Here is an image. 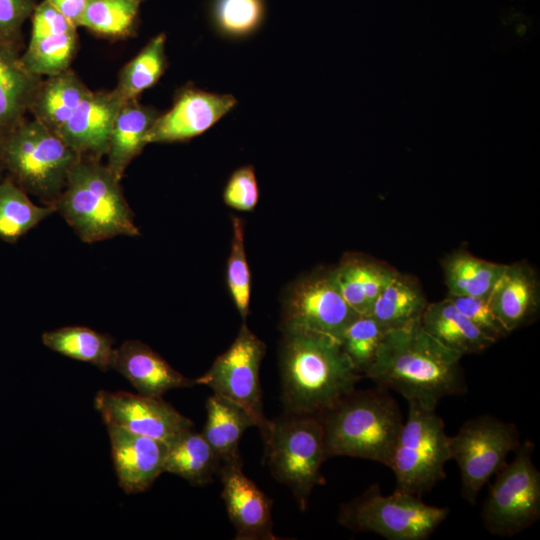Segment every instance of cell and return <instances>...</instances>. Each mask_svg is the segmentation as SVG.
I'll return each mask as SVG.
<instances>
[{
  "label": "cell",
  "mask_w": 540,
  "mask_h": 540,
  "mask_svg": "<svg viewBox=\"0 0 540 540\" xmlns=\"http://www.w3.org/2000/svg\"><path fill=\"white\" fill-rule=\"evenodd\" d=\"M427 304L417 280L397 271L377 296L368 314L390 330L420 321Z\"/></svg>",
  "instance_id": "obj_28"
},
{
  "label": "cell",
  "mask_w": 540,
  "mask_h": 540,
  "mask_svg": "<svg viewBox=\"0 0 540 540\" xmlns=\"http://www.w3.org/2000/svg\"><path fill=\"white\" fill-rule=\"evenodd\" d=\"M386 332L369 314L357 315L343 331L341 346L360 374L371 365Z\"/></svg>",
  "instance_id": "obj_35"
},
{
  "label": "cell",
  "mask_w": 540,
  "mask_h": 540,
  "mask_svg": "<svg viewBox=\"0 0 540 540\" xmlns=\"http://www.w3.org/2000/svg\"><path fill=\"white\" fill-rule=\"evenodd\" d=\"M36 6L37 0H0V42L21 49L23 24Z\"/></svg>",
  "instance_id": "obj_39"
},
{
  "label": "cell",
  "mask_w": 540,
  "mask_h": 540,
  "mask_svg": "<svg viewBox=\"0 0 540 540\" xmlns=\"http://www.w3.org/2000/svg\"><path fill=\"white\" fill-rule=\"evenodd\" d=\"M56 208L39 206L28 193L8 177L0 180V239L15 243L42 220L54 214Z\"/></svg>",
  "instance_id": "obj_31"
},
{
  "label": "cell",
  "mask_w": 540,
  "mask_h": 540,
  "mask_svg": "<svg viewBox=\"0 0 540 540\" xmlns=\"http://www.w3.org/2000/svg\"><path fill=\"white\" fill-rule=\"evenodd\" d=\"M233 236L227 263L226 279L232 300L243 319L249 312L251 274L244 247V224L240 217L232 218Z\"/></svg>",
  "instance_id": "obj_36"
},
{
  "label": "cell",
  "mask_w": 540,
  "mask_h": 540,
  "mask_svg": "<svg viewBox=\"0 0 540 540\" xmlns=\"http://www.w3.org/2000/svg\"><path fill=\"white\" fill-rule=\"evenodd\" d=\"M161 113L141 104L137 99L123 102L114 119L109 147L107 167L122 179L126 168L143 150L146 136Z\"/></svg>",
  "instance_id": "obj_22"
},
{
  "label": "cell",
  "mask_w": 540,
  "mask_h": 540,
  "mask_svg": "<svg viewBox=\"0 0 540 540\" xmlns=\"http://www.w3.org/2000/svg\"><path fill=\"white\" fill-rule=\"evenodd\" d=\"M451 460L449 436L435 410L408 403V415L398 435L389 468L395 490L421 497L446 478Z\"/></svg>",
  "instance_id": "obj_8"
},
{
  "label": "cell",
  "mask_w": 540,
  "mask_h": 540,
  "mask_svg": "<svg viewBox=\"0 0 540 540\" xmlns=\"http://www.w3.org/2000/svg\"><path fill=\"white\" fill-rule=\"evenodd\" d=\"M2 174H3V170H2V168H1V166H0V180L2 179V178H1V175H2Z\"/></svg>",
  "instance_id": "obj_41"
},
{
  "label": "cell",
  "mask_w": 540,
  "mask_h": 540,
  "mask_svg": "<svg viewBox=\"0 0 540 540\" xmlns=\"http://www.w3.org/2000/svg\"><path fill=\"white\" fill-rule=\"evenodd\" d=\"M323 427L326 458L346 456L389 467L403 425L395 400L384 387L356 388L317 415Z\"/></svg>",
  "instance_id": "obj_3"
},
{
  "label": "cell",
  "mask_w": 540,
  "mask_h": 540,
  "mask_svg": "<svg viewBox=\"0 0 540 540\" xmlns=\"http://www.w3.org/2000/svg\"><path fill=\"white\" fill-rule=\"evenodd\" d=\"M31 36L21 54L25 67L39 76H52L68 68L78 49L77 27L47 0L31 15Z\"/></svg>",
  "instance_id": "obj_15"
},
{
  "label": "cell",
  "mask_w": 540,
  "mask_h": 540,
  "mask_svg": "<svg viewBox=\"0 0 540 540\" xmlns=\"http://www.w3.org/2000/svg\"><path fill=\"white\" fill-rule=\"evenodd\" d=\"M222 462L202 433L190 429L168 443L164 472L195 486L207 485L219 474Z\"/></svg>",
  "instance_id": "obj_27"
},
{
  "label": "cell",
  "mask_w": 540,
  "mask_h": 540,
  "mask_svg": "<svg viewBox=\"0 0 540 540\" xmlns=\"http://www.w3.org/2000/svg\"><path fill=\"white\" fill-rule=\"evenodd\" d=\"M42 342L66 357L92 364L102 371L111 369L115 348L109 335L85 326H65L44 332Z\"/></svg>",
  "instance_id": "obj_30"
},
{
  "label": "cell",
  "mask_w": 540,
  "mask_h": 540,
  "mask_svg": "<svg viewBox=\"0 0 540 540\" xmlns=\"http://www.w3.org/2000/svg\"><path fill=\"white\" fill-rule=\"evenodd\" d=\"M534 444L521 441L514 458L495 474L481 509L485 529L513 537L540 519V472L533 461Z\"/></svg>",
  "instance_id": "obj_9"
},
{
  "label": "cell",
  "mask_w": 540,
  "mask_h": 540,
  "mask_svg": "<svg viewBox=\"0 0 540 540\" xmlns=\"http://www.w3.org/2000/svg\"><path fill=\"white\" fill-rule=\"evenodd\" d=\"M206 413V422L201 433L222 464L241 460V437L249 427L254 426L250 415L236 403L217 394L208 397Z\"/></svg>",
  "instance_id": "obj_26"
},
{
  "label": "cell",
  "mask_w": 540,
  "mask_h": 540,
  "mask_svg": "<svg viewBox=\"0 0 540 540\" xmlns=\"http://www.w3.org/2000/svg\"><path fill=\"white\" fill-rule=\"evenodd\" d=\"M139 2L145 1V0H138Z\"/></svg>",
  "instance_id": "obj_42"
},
{
  "label": "cell",
  "mask_w": 540,
  "mask_h": 540,
  "mask_svg": "<svg viewBox=\"0 0 540 540\" xmlns=\"http://www.w3.org/2000/svg\"><path fill=\"white\" fill-rule=\"evenodd\" d=\"M539 294L535 270L526 262H516L506 265L489 294V300L499 321L512 333L535 319Z\"/></svg>",
  "instance_id": "obj_20"
},
{
  "label": "cell",
  "mask_w": 540,
  "mask_h": 540,
  "mask_svg": "<svg viewBox=\"0 0 540 540\" xmlns=\"http://www.w3.org/2000/svg\"><path fill=\"white\" fill-rule=\"evenodd\" d=\"M462 357L417 321L387 330L364 375L393 389L408 403L435 410L443 398L466 393Z\"/></svg>",
  "instance_id": "obj_1"
},
{
  "label": "cell",
  "mask_w": 540,
  "mask_h": 540,
  "mask_svg": "<svg viewBox=\"0 0 540 540\" xmlns=\"http://www.w3.org/2000/svg\"><path fill=\"white\" fill-rule=\"evenodd\" d=\"M265 344L243 324L230 347L219 355L195 384L208 386L214 394L242 407L252 418L262 438L270 420L265 417L259 370Z\"/></svg>",
  "instance_id": "obj_11"
},
{
  "label": "cell",
  "mask_w": 540,
  "mask_h": 540,
  "mask_svg": "<svg viewBox=\"0 0 540 540\" xmlns=\"http://www.w3.org/2000/svg\"><path fill=\"white\" fill-rule=\"evenodd\" d=\"M122 103L114 90H90L57 135L81 157L101 160Z\"/></svg>",
  "instance_id": "obj_18"
},
{
  "label": "cell",
  "mask_w": 540,
  "mask_h": 540,
  "mask_svg": "<svg viewBox=\"0 0 540 540\" xmlns=\"http://www.w3.org/2000/svg\"><path fill=\"white\" fill-rule=\"evenodd\" d=\"M420 322L431 336L462 356L480 353L495 344L447 297L428 303Z\"/></svg>",
  "instance_id": "obj_23"
},
{
  "label": "cell",
  "mask_w": 540,
  "mask_h": 540,
  "mask_svg": "<svg viewBox=\"0 0 540 540\" xmlns=\"http://www.w3.org/2000/svg\"><path fill=\"white\" fill-rule=\"evenodd\" d=\"M89 91L68 68L42 80L29 111L34 119L57 134Z\"/></svg>",
  "instance_id": "obj_25"
},
{
  "label": "cell",
  "mask_w": 540,
  "mask_h": 540,
  "mask_svg": "<svg viewBox=\"0 0 540 540\" xmlns=\"http://www.w3.org/2000/svg\"><path fill=\"white\" fill-rule=\"evenodd\" d=\"M41 82L23 64L20 48L0 42V136L25 118Z\"/></svg>",
  "instance_id": "obj_21"
},
{
  "label": "cell",
  "mask_w": 540,
  "mask_h": 540,
  "mask_svg": "<svg viewBox=\"0 0 540 540\" xmlns=\"http://www.w3.org/2000/svg\"><path fill=\"white\" fill-rule=\"evenodd\" d=\"M285 411L320 415L355 389L361 374L340 340L314 331H283L280 351Z\"/></svg>",
  "instance_id": "obj_2"
},
{
  "label": "cell",
  "mask_w": 540,
  "mask_h": 540,
  "mask_svg": "<svg viewBox=\"0 0 540 540\" xmlns=\"http://www.w3.org/2000/svg\"><path fill=\"white\" fill-rule=\"evenodd\" d=\"M165 43V33L156 35L122 68L113 89L122 102L137 99L158 82L167 67Z\"/></svg>",
  "instance_id": "obj_32"
},
{
  "label": "cell",
  "mask_w": 540,
  "mask_h": 540,
  "mask_svg": "<svg viewBox=\"0 0 540 540\" xmlns=\"http://www.w3.org/2000/svg\"><path fill=\"white\" fill-rule=\"evenodd\" d=\"M265 16L263 0H213L211 19L224 36L240 38L251 35Z\"/></svg>",
  "instance_id": "obj_34"
},
{
  "label": "cell",
  "mask_w": 540,
  "mask_h": 540,
  "mask_svg": "<svg viewBox=\"0 0 540 540\" xmlns=\"http://www.w3.org/2000/svg\"><path fill=\"white\" fill-rule=\"evenodd\" d=\"M359 315L340 294L330 271L299 281L288 294L283 331L308 330L340 340L347 325Z\"/></svg>",
  "instance_id": "obj_12"
},
{
  "label": "cell",
  "mask_w": 540,
  "mask_h": 540,
  "mask_svg": "<svg viewBox=\"0 0 540 540\" xmlns=\"http://www.w3.org/2000/svg\"><path fill=\"white\" fill-rule=\"evenodd\" d=\"M120 181L101 160L80 157L71 168L55 208L83 242L140 235Z\"/></svg>",
  "instance_id": "obj_4"
},
{
  "label": "cell",
  "mask_w": 540,
  "mask_h": 540,
  "mask_svg": "<svg viewBox=\"0 0 540 540\" xmlns=\"http://www.w3.org/2000/svg\"><path fill=\"white\" fill-rule=\"evenodd\" d=\"M111 369L125 377L139 394L162 397L169 390L195 385L163 357L138 340H126L115 348Z\"/></svg>",
  "instance_id": "obj_19"
},
{
  "label": "cell",
  "mask_w": 540,
  "mask_h": 540,
  "mask_svg": "<svg viewBox=\"0 0 540 540\" xmlns=\"http://www.w3.org/2000/svg\"><path fill=\"white\" fill-rule=\"evenodd\" d=\"M94 406L106 425H115L165 443H170L194 426L189 418L162 397L100 390L94 398Z\"/></svg>",
  "instance_id": "obj_13"
},
{
  "label": "cell",
  "mask_w": 540,
  "mask_h": 540,
  "mask_svg": "<svg viewBox=\"0 0 540 540\" xmlns=\"http://www.w3.org/2000/svg\"><path fill=\"white\" fill-rule=\"evenodd\" d=\"M506 265L478 258L465 249L448 254L442 260L448 295L489 296Z\"/></svg>",
  "instance_id": "obj_29"
},
{
  "label": "cell",
  "mask_w": 540,
  "mask_h": 540,
  "mask_svg": "<svg viewBox=\"0 0 540 540\" xmlns=\"http://www.w3.org/2000/svg\"><path fill=\"white\" fill-rule=\"evenodd\" d=\"M447 298L464 314L479 330L491 338L495 343L510 333L494 313L489 296H453Z\"/></svg>",
  "instance_id": "obj_37"
},
{
  "label": "cell",
  "mask_w": 540,
  "mask_h": 540,
  "mask_svg": "<svg viewBox=\"0 0 540 540\" xmlns=\"http://www.w3.org/2000/svg\"><path fill=\"white\" fill-rule=\"evenodd\" d=\"M516 425L485 414L467 420L449 436L450 458L460 471L461 496L475 505L480 491L520 444Z\"/></svg>",
  "instance_id": "obj_10"
},
{
  "label": "cell",
  "mask_w": 540,
  "mask_h": 540,
  "mask_svg": "<svg viewBox=\"0 0 540 540\" xmlns=\"http://www.w3.org/2000/svg\"><path fill=\"white\" fill-rule=\"evenodd\" d=\"M81 156L59 135L26 117L0 136V166L25 192L54 206Z\"/></svg>",
  "instance_id": "obj_5"
},
{
  "label": "cell",
  "mask_w": 540,
  "mask_h": 540,
  "mask_svg": "<svg viewBox=\"0 0 540 540\" xmlns=\"http://www.w3.org/2000/svg\"><path fill=\"white\" fill-rule=\"evenodd\" d=\"M237 104L231 94L187 86L179 90L169 111L160 114L146 136L148 143H172L201 135Z\"/></svg>",
  "instance_id": "obj_14"
},
{
  "label": "cell",
  "mask_w": 540,
  "mask_h": 540,
  "mask_svg": "<svg viewBox=\"0 0 540 540\" xmlns=\"http://www.w3.org/2000/svg\"><path fill=\"white\" fill-rule=\"evenodd\" d=\"M262 439L271 474L289 487L299 508L305 510L313 489L325 483L321 467L327 458L319 417L285 411L270 421Z\"/></svg>",
  "instance_id": "obj_6"
},
{
  "label": "cell",
  "mask_w": 540,
  "mask_h": 540,
  "mask_svg": "<svg viewBox=\"0 0 540 540\" xmlns=\"http://www.w3.org/2000/svg\"><path fill=\"white\" fill-rule=\"evenodd\" d=\"M259 199V189L252 166H243L230 176L224 192L226 205L239 211H251Z\"/></svg>",
  "instance_id": "obj_38"
},
{
  "label": "cell",
  "mask_w": 540,
  "mask_h": 540,
  "mask_svg": "<svg viewBox=\"0 0 540 540\" xmlns=\"http://www.w3.org/2000/svg\"><path fill=\"white\" fill-rule=\"evenodd\" d=\"M330 272L340 294L358 314L369 313L377 296L397 273L383 263L354 255Z\"/></svg>",
  "instance_id": "obj_24"
},
{
  "label": "cell",
  "mask_w": 540,
  "mask_h": 540,
  "mask_svg": "<svg viewBox=\"0 0 540 540\" xmlns=\"http://www.w3.org/2000/svg\"><path fill=\"white\" fill-rule=\"evenodd\" d=\"M221 497L238 540H277L272 500L242 470V460L223 463Z\"/></svg>",
  "instance_id": "obj_16"
},
{
  "label": "cell",
  "mask_w": 540,
  "mask_h": 540,
  "mask_svg": "<svg viewBox=\"0 0 540 540\" xmlns=\"http://www.w3.org/2000/svg\"><path fill=\"white\" fill-rule=\"evenodd\" d=\"M118 484L127 494L148 490L164 472L168 443L106 425Z\"/></svg>",
  "instance_id": "obj_17"
},
{
  "label": "cell",
  "mask_w": 540,
  "mask_h": 540,
  "mask_svg": "<svg viewBox=\"0 0 540 540\" xmlns=\"http://www.w3.org/2000/svg\"><path fill=\"white\" fill-rule=\"evenodd\" d=\"M140 3L138 0H88L80 26L104 38L130 37L137 28Z\"/></svg>",
  "instance_id": "obj_33"
},
{
  "label": "cell",
  "mask_w": 540,
  "mask_h": 540,
  "mask_svg": "<svg viewBox=\"0 0 540 540\" xmlns=\"http://www.w3.org/2000/svg\"><path fill=\"white\" fill-rule=\"evenodd\" d=\"M57 11H59L75 27H80V23L85 12L88 0H47Z\"/></svg>",
  "instance_id": "obj_40"
},
{
  "label": "cell",
  "mask_w": 540,
  "mask_h": 540,
  "mask_svg": "<svg viewBox=\"0 0 540 540\" xmlns=\"http://www.w3.org/2000/svg\"><path fill=\"white\" fill-rule=\"evenodd\" d=\"M450 508L427 504L421 497L394 490L383 495L373 483L341 504L337 520L355 532H371L388 540H426L446 520Z\"/></svg>",
  "instance_id": "obj_7"
}]
</instances>
